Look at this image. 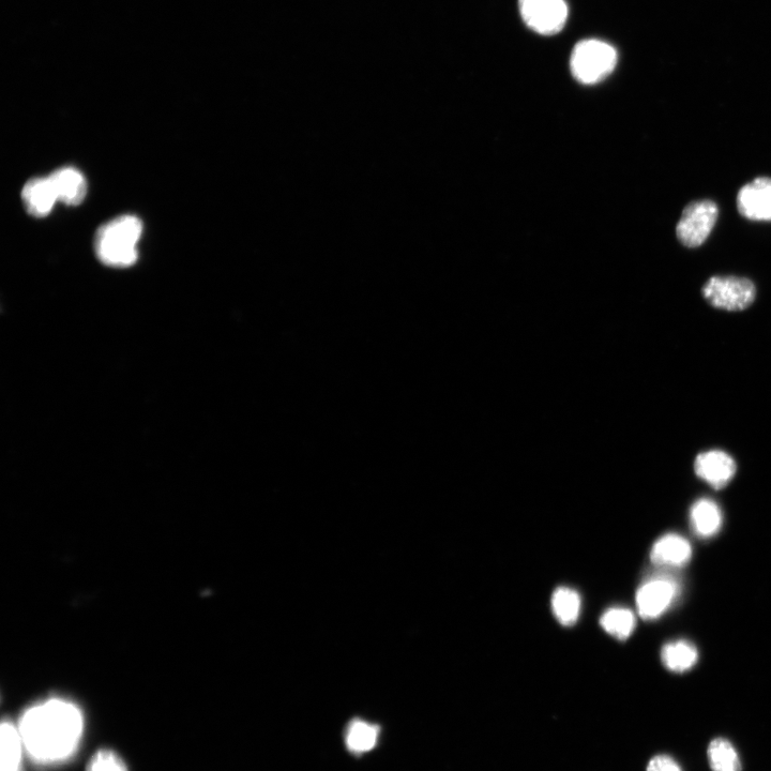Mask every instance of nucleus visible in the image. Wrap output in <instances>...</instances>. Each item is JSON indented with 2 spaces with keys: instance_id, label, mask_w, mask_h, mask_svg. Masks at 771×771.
<instances>
[{
  "instance_id": "nucleus-9",
  "label": "nucleus",
  "mask_w": 771,
  "mask_h": 771,
  "mask_svg": "<svg viewBox=\"0 0 771 771\" xmlns=\"http://www.w3.org/2000/svg\"><path fill=\"white\" fill-rule=\"evenodd\" d=\"M694 470L695 474L707 482L709 486L720 490L727 487L734 478L737 466L727 452L710 450L701 453L695 459Z\"/></svg>"
},
{
  "instance_id": "nucleus-19",
  "label": "nucleus",
  "mask_w": 771,
  "mask_h": 771,
  "mask_svg": "<svg viewBox=\"0 0 771 771\" xmlns=\"http://www.w3.org/2000/svg\"><path fill=\"white\" fill-rule=\"evenodd\" d=\"M600 624L612 637L625 641L636 628V616L627 609H611L602 615Z\"/></svg>"
},
{
  "instance_id": "nucleus-3",
  "label": "nucleus",
  "mask_w": 771,
  "mask_h": 771,
  "mask_svg": "<svg viewBox=\"0 0 771 771\" xmlns=\"http://www.w3.org/2000/svg\"><path fill=\"white\" fill-rule=\"evenodd\" d=\"M617 64V52L609 43L589 39L573 49L570 69L580 83L593 85L609 77Z\"/></svg>"
},
{
  "instance_id": "nucleus-8",
  "label": "nucleus",
  "mask_w": 771,
  "mask_h": 771,
  "mask_svg": "<svg viewBox=\"0 0 771 771\" xmlns=\"http://www.w3.org/2000/svg\"><path fill=\"white\" fill-rule=\"evenodd\" d=\"M737 209L750 221L771 222V178H755L740 189Z\"/></svg>"
},
{
  "instance_id": "nucleus-14",
  "label": "nucleus",
  "mask_w": 771,
  "mask_h": 771,
  "mask_svg": "<svg viewBox=\"0 0 771 771\" xmlns=\"http://www.w3.org/2000/svg\"><path fill=\"white\" fill-rule=\"evenodd\" d=\"M693 531L701 538L715 536L722 524V514L718 505L708 498L695 503L690 511Z\"/></svg>"
},
{
  "instance_id": "nucleus-2",
  "label": "nucleus",
  "mask_w": 771,
  "mask_h": 771,
  "mask_svg": "<svg viewBox=\"0 0 771 771\" xmlns=\"http://www.w3.org/2000/svg\"><path fill=\"white\" fill-rule=\"evenodd\" d=\"M143 223L134 216L118 217L101 226L95 237L98 259L110 267H130L138 261Z\"/></svg>"
},
{
  "instance_id": "nucleus-20",
  "label": "nucleus",
  "mask_w": 771,
  "mask_h": 771,
  "mask_svg": "<svg viewBox=\"0 0 771 771\" xmlns=\"http://www.w3.org/2000/svg\"><path fill=\"white\" fill-rule=\"evenodd\" d=\"M86 771H129V769L116 752L101 749L89 760Z\"/></svg>"
},
{
  "instance_id": "nucleus-18",
  "label": "nucleus",
  "mask_w": 771,
  "mask_h": 771,
  "mask_svg": "<svg viewBox=\"0 0 771 771\" xmlns=\"http://www.w3.org/2000/svg\"><path fill=\"white\" fill-rule=\"evenodd\" d=\"M552 610L557 621L563 626L577 623L581 612V597L573 589L557 588L552 597Z\"/></svg>"
},
{
  "instance_id": "nucleus-11",
  "label": "nucleus",
  "mask_w": 771,
  "mask_h": 771,
  "mask_svg": "<svg viewBox=\"0 0 771 771\" xmlns=\"http://www.w3.org/2000/svg\"><path fill=\"white\" fill-rule=\"evenodd\" d=\"M49 179L59 202L77 206L84 201L87 193L86 179L77 169H59Z\"/></svg>"
},
{
  "instance_id": "nucleus-6",
  "label": "nucleus",
  "mask_w": 771,
  "mask_h": 771,
  "mask_svg": "<svg viewBox=\"0 0 771 771\" xmlns=\"http://www.w3.org/2000/svg\"><path fill=\"white\" fill-rule=\"evenodd\" d=\"M519 8L525 24L543 36L561 32L568 19L565 0H519Z\"/></svg>"
},
{
  "instance_id": "nucleus-1",
  "label": "nucleus",
  "mask_w": 771,
  "mask_h": 771,
  "mask_svg": "<svg viewBox=\"0 0 771 771\" xmlns=\"http://www.w3.org/2000/svg\"><path fill=\"white\" fill-rule=\"evenodd\" d=\"M28 757L41 765L69 760L77 752L84 731L80 708L62 699H51L25 710L19 721Z\"/></svg>"
},
{
  "instance_id": "nucleus-12",
  "label": "nucleus",
  "mask_w": 771,
  "mask_h": 771,
  "mask_svg": "<svg viewBox=\"0 0 771 771\" xmlns=\"http://www.w3.org/2000/svg\"><path fill=\"white\" fill-rule=\"evenodd\" d=\"M692 556L690 543L683 537L669 534L661 537L650 553L655 565L682 567L688 564Z\"/></svg>"
},
{
  "instance_id": "nucleus-10",
  "label": "nucleus",
  "mask_w": 771,
  "mask_h": 771,
  "mask_svg": "<svg viewBox=\"0 0 771 771\" xmlns=\"http://www.w3.org/2000/svg\"><path fill=\"white\" fill-rule=\"evenodd\" d=\"M22 200L28 214L37 218L48 216L58 201L49 177L30 179L23 188Z\"/></svg>"
},
{
  "instance_id": "nucleus-17",
  "label": "nucleus",
  "mask_w": 771,
  "mask_h": 771,
  "mask_svg": "<svg viewBox=\"0 0 771 771\" xmlns=\"http://www.w3.org/2000/svg\"><path fill=\"white\" fill-rule=\"evenodd\" d=\"M707 760L712 771H743L742 760L729 739L717 737L709 743Z\"/></svg>"
},
{
  "instance_id": "nucleus-13",
  "label": "nucleus",
  "mask_w": 771,
  "mask_h": 771,
  "mask_svg": "<svg viewBox=\"0 0 771 771\" xmlns=\"http://www.w3.org/2000/svg\"><path fill=\"white\" fill-rule=\"evenodd\" d=\"M381 729L371 722L354 719L345 731L346 748L354 755H362L373 750L379 742Z\"/></svg>"
},
{
  "instance_id": "nucleus-5",
  "label": "nucleus",
  "mask_w": 771,
  "mask_h": 771,
  "mask_svg": "<svg viewBox=\"0 0 771 771\" xmlns=\"http://www.w3.org/2000/svg\"><path fill=\"white\" fill-rule=\"evenodd\" d=\"M719 218L718 205L710 200L695 201L683 210L676 226V236L683 246L701 247L712 234Z\"/></svg>"
},
{
  "instance_id": "nucleus-16",
  "label": "nucleus",
  "mask_w": 771,
  "mask_h": 771,
  "mask_svg": "<svg viewBox=\"0 0 771 771\" xmlns=\"http://www.w3.org/2000/svg\"><path fill=\"white\" fill-rule=\"evenodd\" d=\"M698 650L686 641L669 643L662 648L661 659L664 667L677 674L691 670L698 662Z\"/></svg>"
},
{
  "instance_id": "nucleus-21",
  "label": "nucleus",
  "mask_w": 771,
  "mask_h": 771,
  "mask_svg": "<svg viewBox=\"0 0 771 771\" xmlns=\"http://www.w3.org/2000/svg\"><path fill=\"white\" fill-rule=\"evenodd\" d=\"M646 771H684L669 754H658L649 761Z\"/></svg>"
},
{
  "instance_id": "nucleus-7",
  "label": "nucleus",
  "mask_w": 771,
  "mask_h": 771,
  "mask_svg": "<svg viewBox=\"0 0 771 771\" xmlns=\"http://www.w3.org/2000/svg\"><path fill=\"white\" fill-rule=\"evenodd\" d=\"M679 587L676 581L659 577L644 583L637 593V607L644 619H655L667 611L676 599Z\"/></svg>"
},
{
  "instance_id": "nucleus-4",
  "label": "nucleus",
  "mask_w": 771,
  "mask_h": 771,
  "mask_svg": "<svg viewBox=\"0 0 771 771\" xmlns=\"http://www.w3.org/2000/svg\"><path fill=\"white\" fill-rule=\"evenodd\" d=\"M702 294L710 306L737 312L746 310L753 304L757 289L747 278L716 276L705 283Z\"/></svg>"
},
{
  "instance_id": "nucleus-15",
  "label": "nucleus",
  "mask_w": 771,
  "mask_h": 771,
  "mask_svg": "<svg viewBox=\"0 0 771 771\" xmlns=\"http://www.w3.org/2000/svg\"><path fill=\"white\" fill-rule=\"evenodd\" d=\"M2 767L0 771H21L23 740L19 729L10 721H3L0 728Z\"/></svg>"
}]
</instances>
